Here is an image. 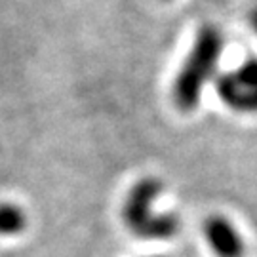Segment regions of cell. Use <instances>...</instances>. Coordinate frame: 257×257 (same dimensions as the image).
Wrapping results in <instances>:
<instances>
[{
  "instance_id": "6da1fadb",
  "label": "cell",
  "mask_w": 257,
  "mask_h": 257,
  "mask_svg": "<svg viewBox=\"0 0 257 257\" xmlns=\"http://www.w3.org/2000/svg\"><path fill=\"white\" fill-rule=\"evenodd\" d=\"M225 38L215 25H202L198 29L193 46L185 55L172 84V99L179 110L191 112L198 107L206 86L217 78Z\"/></svg>"
},
{
  "instance_id": "7a4b0ae2",
  "label": "cell",
  "mask_w": 257,
  "mask_h": 257,
  "mask_svg": "<svg viewBox=\"0 0 257 257\" xmlns=\"http://www.w3.org/2000/svg\"><path fill=\"white\" fill-rule=\"evenodd\" d=\"M164 193L158 177H141L128 191L122 204V223L141 240H170L181 230V219L174 211H160L156 202Z\"/></svg>"
},
{
  "instance_id": "3957f363",
  "label": "cell",
  "mask_w": 257,
  "mask_h": 257,
  "mask_svg": "<svg viewBox=\"0 0 257 257\" xmlns=\"http://www.w3.org/2000/svg\"><path fill=\"white\" fill-rule=\"evenodd\" d=\"M215 92L225 107L240 114H257V57H246L238 67L215 78Z\"/></svg>"
},
{
  "instance_id": "277c9868",
  "label": "cell",
  "mask_w": 257,
  "mask_h": 257,
  "mask_svg": "<svg viewBox=\"0 0 257 257\" xmlns=\"http://www.w3.org/2000/svg\"><path fill=\"white\" fill-rule=\"evenodd\" d=\"M204 238L215 257H244L246 253V242L236 225L219 213L204 221Z\"/></svg>"
},
{
  "instance_id": "5b68a950",
  "label": "cell",
  "mask_w": 257,
  "mask_h": 257,
  "mask_svg": "<svg viewBox=\"0 0 257 257\" xmlns=\"http://www.w3.org/2000/svg\"><path fill=\"white\" fill-rule=\"evenodd\" d=\"M29 217L25 210L14 202H0V236L14 238L27 229Z\"/></svg>"
},
{
  "instance_id": "8992f818",
  "label": "cell",
  "mask_w": 257,
  "mask_h": 257,
  "mask_svg": "<svg viewBox=\"0 0 257 257\" xmlns=\"http://www.w3.org/2000/svg\"><path fill=\"white\" fill-rule=\"evenodd\" d=\"M249 25H251V29H253V33L257 35V8L249 14Z\"/></svg>"
},
{
  "instance_id": "52a82bcc",
  "label": "cell",
  "mask_w": 257,
  "mask_h": 257,
  "mask_svg": "<svg viewBox=\"0 0 257 257\" xmlns=\"http://www.w3.org/2000/svg\"><path fill=\"white\" fill-rule=\"evenodd\" d=\"M155 257H160V255H155Z\"/></svg>"
}]
</instances>
